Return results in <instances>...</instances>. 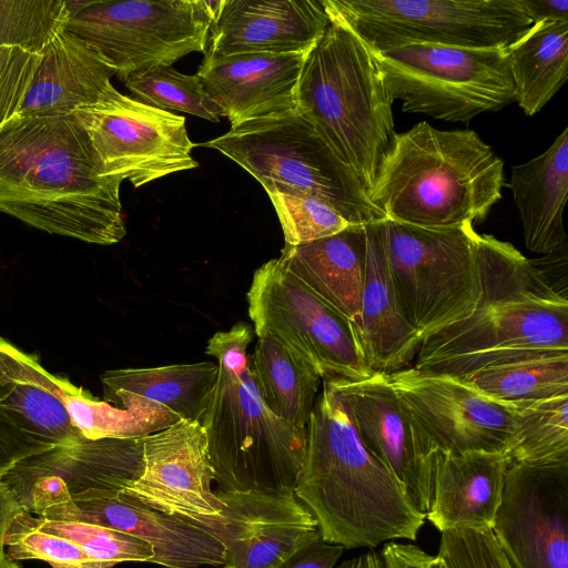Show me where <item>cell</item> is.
<instances>
[{
  "label": "cell",
  "mask_w": 568,
  "mask_h": 568,
  "mask_svg": "<svg viewBox=\"0 0 568 568\" xmlns=\"http://www.w3.org/2000/svg\"><path fill=\"white\" fill-rule=\"evenodd\" d=\"M344 548L318 539L292 554L274 568H334Z\"/></svg>",
  "instance_id": "obj_43"
},
{
  "label": "cell",
  "mask_w": 568,
  "mask_h": 568,
  "mask_svg": "<svg viewBox=\"0 0 568 568\" xmlns=\"http://www.w3.org/2000/svg\"><path fill=\"white\" fill-rule=\"evenodd\" d=\"M294 495L316 519L322 540L344 549L415 540L426 518L361 440L342 400L324 381L306 426Z\"/></svg>",
  "instance_id": "obj_2"
},
{
  "label": "cell",
  "mask_w": 568,
  "mask_h": 568,
  "mask_svg": "<svg viewBox=\"0 0 568 568\" xmlns=\"http://www.w3.org/2000/svg\"><path fill=\"white\" fill-rule=\"evenodd\" d=\"M503 185V160L475 131L423 121L395 132L367 196L388 220L448 229L484 220Z\"/></svg>",
  "instance_id": "obj_4"
},
{
  "label": "cell",
  "mask_w": 568,
  "mask_h": 568,
  "mask_svg": "<svg viewBox=\"0 0 568 568\" xmlns=\"http://www.w3.org/2000/svg\"><path fill=\"white\" fill-rule=\"evenodd\" d=\"M215 494L222 511L205 530L224 547L223 568H274L322 539L316 519L294 493Z\"/></svg>",
  "instance_id": "obj_19"
},
{
  "label": "cell",
  "mask_w": 568,
  "mask_h": 568,
  "mask_svg": "<svg viewBox=\"0 0 568 568\" xmlns=\"http://www.w3.org/2000/svg\"><path fill=\"white\" fill-rule=\"evenodd\" d=\"M509 462L505 454H455L437 448L433 498L426 518L440 532L491 529Z\"/></svg>",
  "instance_id": "obj_23"
},
{
  "label": "cell",
  "mask_w": 568,
  "mask_h": 568,
  "mask_svg": "<svg viewBox=\"0 0 568 568\" xmlns=\"http://www.w3.org/2000/svg\"><path fill=\"white\" fill-rule=\"evenodd\" d=\"M308 53H243L204 58L196 74L231 128L296 109Z\"/></svg>",
  "instance_id": "obj_22"
},
{
  "label": "cell",
  "mask_w": 568,
  "mask_h": 568,
  "mask_svg": "<svg viewBox=\"0 0 568 568\" xmlns=\"http://www.w3.org/2000/svg\"><path fill=\"white\" fill-rule=\"evenodd\" d=\"M131 98L146 105L189 113L220 122L223 112L197 74H183L172 65H155L129 75L123 82Z\"/></svg>",
  "instance_id": "obj_35"
},
{
  "label": "cell",
  "mask_w": 568,
  "mask_h": 568,
  "mask_svg": "<svg viewBox=\"0 0 568 568\" xmlns=\"http://www.w3.org/2000/svg\"><path fill=\"white\" fill-rule=\"evenodd\" d=\"M475 312L424 339L414 368L457 377L493 364L568 352V302L511 244L475 239Z\"/></svg>",
  "instance_id": "obj_3"
},
{
  "label": "cell",
  "mask_w": 568,
  "mask_h": 568,
  "mask_svg": "<svg viewBox=\"0 0 568 568\" xmlns=\"http://www.w3.org/2000/svg\"><path fill=\"white\" fill-rule=\"evenodd\" d=\"M142 471L143 437H82L24 458L1 483L24 511L40 516L90 490H124Z\"/></svg>",
  "instance_id": "obj_14"
},
{
  "label": "cell",
  "mask_w": 568,
  "mask_h": 568,
  "mask_svg": "<svg viewBox=\"0 0 568 568\" xmlns=\"http://www.w3.org/2000/svg\"><path fill=\"white\" fill-rule=\"evenodd\" d=\"M52 446L30 435L8 410L0 407V481L19 462Z\"/></svg>",
  "instance_id": "obj_42"
},
{
  "label": "cell",
  "mask_w": 568,
  "mask_h": 568,
  "mask_svg": "<svg viewBox=\"0 0 568 568\" xmlns=\"http://www.w3.org/2000/svg\"><path fill=\"white\" fill-rule=\"evenodd\" d=\"M387 376L406 409L438 448L455 454L508 455L516 432L513 405L490 399L445 374L413 367Z\"/></svg>",
  "instance_id": "obj_15"
},
{
  "label": "cell",
  "mask_w": 568,
  "mask_h": 568,
  "mask_svg": "<svg viewBox=\"0 0 568 568\" xmlns=\"http://www.w3.org/2000/svg\"><path fill=\"white\" fill-rule=\"evenodd\" d=\"M285 244L301 245L335 235L351 224L328 203L305 194L271 193Z\"/></svg>",
  "instance_id": "obj_38"
},
{
  "label": "cell",
  "mask_w": 568,
  "mask_h": 568,
  "mask_svg": "<svg viewBox=\"0 0 568 568\" xmlns=\"http://www.w3.org/2000/svg\"><path fill=\"white\" fill-rule=\"evenodd\" d=\"M7 555L14 561L41 560L52 568H112L98 561L72 540L38 525L30 513L20 510L4 536Z\"/></svg>",
  "instance_id": "obj_36"
},
{
  "label": "cell",
  "mask_w": 568,
  "mask_h": 568,
  "mask_svg": "<svg viewBox=\"0 0 568 568\" xmlns=\"http://www.w3.org/2000/svg\"><path fill=\"white\" fill-rule=\"evenodd\" d=\"M455 378L508 405L568 395V352L493 364Z\"/></svg>",
  "instance_id": "obj_33"
},
{
  "label": "cell",
  "mask_w": 568,
  "mask_h": 568,
  "mask_svg": "<svg viewBox=\"0 0 568 568\" xmlns=\"http://www.w3.org/2000/svg\"><path fill=\"white\" fill-rule=\"evenodd\" d=\"M491 530L509 568H568V464L509 462Z\"/></svg>",
  "instance_id": "obj_16"
},
{
  "label": "cell",
  "mask_w": 568,
  "mask_h": 568,
  "mask_svg": "<svg viewBox=\"0 0 568 568\" xmlns=\"http://www.w3.org/2000/svg\"><path fill=\"white\" fill-rule=\"evenodd\" d=\"M85 131L102 173L140 187L192 170L194 144L185 118L141 103L114 87L99 102L72 113Z\"/></svg>",
  "instance_id": "obj_13"
},
{
  "label": "cell",
  "mask_w": 568,
  "mask_h": 568,
  "mask_svg": "<svg viewBox=\"0 0 568 568\" xmlns=\"http://www.w3.org/2000/svg\"><path fill=\"white\" fill-rule=\"evenodd\" d=\"M365 257L364 225H351L328 237L294 246L285 244L277 260L357 326Z\"/></svg>",
  "instance_id": "obj_28"
},
{
  "label": "cell",
  "mask_w": 568,
  "mask_h": 568,
  "mask_svg": "<svg viewBox=\"0 0 568 568\" xmlns=\"http://www.w3.org/2000/svg\"><path fill=\"white\" fill-rule=\"evenodd\" d=\"M296 101L297 111L367 192L395 134L394 102L368 45L329 18L305 59Z\"/></svg>",
  "instance_id": "obj_6"
},
{
  "label": "cell",
  "mask_w": 568,
  "mask_h": 568,
  "mask_svg": "<svg viewBox=\"0 0 568 568\" xmlns=\"http://www.w3.org/2000/svg\"><path fill=\"white\" fill-rule=\"evenodd\" d=\"M334 568H386V565L382 554L371 550Z\"/></svg>",
  "instance_id": "obj_47"
},
{
  "label": "cell",
  "mask_w": 568,
  "mask_h": 568,
  "mask_svg": "<svg viewBox=\"0 0 568 568\" xmlns=\"http://www.w3.org/2000/svg\"><path fill=\"white\" fill-rule=\"evenodd\" d=\"M219 375L213 362L120 368L101 375L103 392L124 390L160 404L182 419L202 423Z\"/></svg>",
  "instance_id": "obj_32"
},
{
  "label": "cell",
  "mask_w": 568,
  "mask_h": 568,
  "mask_svg": "<svg viewBox=\"0 0 568 568\" xmlns=\"http://www.w3.org/2000/svg\"><path fill=\"white\" fill-rule=\"evenodd\" d=\"M62 390L72 425L89 439L140 438L182 419L171 409L124 390L103 392L101 400L68 377Z\"/></svg>",
  "instance_id": "obj_30"
},
{
  "label": "cell",
  "mask_w": 568,
  "mask_h": 568,
  "mask_svg": "<svg viewBox=\"0 0 568 568\" xmlns=\"http://www.w3.org/2000/svg\"><path fill=\"white\" fill-rule=\"evenodd\" d=\"M63 376L49 373L34 354L0 336V407L40 442L70 445L83 436L67 412Z\"/></svg>",
  "instance_id": "obj_26"
},
{
  "label": "cell",
  "mask_w": 568,
  "mask_h": 568,
  "mask_svg": "<svg viewBox=\"0 0 568 568\" xmlns=\"http://www.w3.org/2000/svg\"><path fill=\"white\" fill-rule=\"evenodd\" d=\"M366 257L357 331L373 372L389 374L410 363L422 341L406 320L373 223L364 225Z\"/></svg>",
  "instance_id": "obj_25"
},
{
  "label": "cell",
  "mask_w": 568,
  "mask_h": 568,
  "mask_svg": "<svg viewBox=\"0 0 568 568\" xmlns=\"http://www.w3.org/2000/svg\"><path fill=\"white\" fill-rule=\"evenodd\" d=\"M257 337L250 369L263 402L281 419L306 429L322 377L280 339Z\"/></svg>",
  "instance_id": "obj_31"
},
{
  "label": "cell",
  "mask_w": 568,
  "mask_h": 568,
  "mask_svg": "<svg viewBox=\"0 0 568 568\" xmlns=\"http://www.w3.org/2000/svg\"><path fill=\"white\" fill-rule=\"evenodd\" d=\"M69 19L67 0H0V48L40 53Z\"/></svg>",
  "instance_id": "obj_37"
},
{
  "label": "cell",
  "mask_w": 568,
  "mask_h": 568,
  "mask_svg": "<svg viewBox=\"0 0 568 568\" xmlns=\"http://www.w3.org/2000/svg\"><path fill=\"white\" fill-rule=\"evenodd\" d=\"M22 510L14 494L0 481V568H21L18 561L11 559L4 548V536L14 518Z\"/></svg>",
  "instance_id": "obj_45"
},
{
  "label": "cell",
  "mask_w": 568,
  "mask_h": 568,
  "mask_svg": "<svg viewBox=\"0 0 568 568\" xmlns=\"http://www.w3.org/2000/svg\"><path fill=\"white\" fill-rule=\"evenodd\" d=\"M122 181L102 173L74 116L0 124V211L50 234L111 245L126 234Z\"/></svg>",
  "instance_id": "obj_1"
},
{
  "label": "cell",
  "mask_w": 568,
  "mask_h": 568,
  "mask_svg": "<svg viewBox=\"0 0 568 568\" xmlns=\"http://www.w3.org/2000/svg\"><path fill=\"white\" fill-rule=\"evenodd\" d=\"M372 50L429 44L506 48L534 21L523 0H323Z\"/></svg>",
  "instance_id": "obj_10"
},
{
  "label": "cell",
  "mask_w": 568,
  "mask_h": 568,
  "mask_svg": "<svg viewBox=\"0 0 568 568\" xmlns=\"http://www.w3.org/2000/svg\"><path fill=\"white\" fill-rule=\"evenodd\" d=\"M324 382L342 400L364 445L394 474L414 508L426 516L438 447L406 409L387 374Z\"/></svg>",
  "instance_id": "obj_17"
},
{
  "label": "cell",
  "mask_w": 568,
  "mask_h": 568,
  "mask_svg": "<svg viewBox=\"0 0 568 568\" xmlns=\"http://www.w3.org/2000/svg\"><path fill=\"white\" fill-rule=\"evenodd\" d=\"M40 61L41 53L16 45L0 48V124L17 115Z\"/></svg>",
  "instance_id": "obj_41"
},
{
  "label": "cell",
  "mask_w": 568,
  "mask_h": 568,
  "mask_svg": "<svg viewBox=\"0 0 568 568\" xmlns=\"http://www.w3.org/2000/svg\"><path fill=\"white\" fill-rule=\"evenodd\" d=\"M38 525L80 546L93 559L115 566L123 561H149L154 557L150 544L102 526L71 520L36 517Z\"/></svg>",
  "instance_id": "obj_39"
},
{
  "label": "cell",
  "mask_w": 568,
  "mask_h": 568,
  "mask_svg": "<svg viewBox=\"0 0 568 568\" xmlns=\"http://www.w3.org/2000/svg\"><path fill=\"white\" fill-rule=\"evenodd\" d=\"M41 61L16 116H67L99 102L114 72L82 40L63 29Z\"/></svg>",
  "instance_id": "obj_24"
},
{
  "label": "cell",
  "mask_w": 568,
  "mask_h": 568,
  "mask_svg": "<svg viewBox=\"0 0 568 568\" xmlns=\"http://www.w3.org/2000/svg\"><path fill=\"white\" fill-rule=\"evenodd\" d=\"M201 145L237 163L267 194L317 197L353 225L386 219L356 175L297 109L243 122Z\"/></svg>",
  "instance_id": "obj_7"
},
{
  "label": "cell",
  "mask_w": 568,
  "mask_h": 568,
  "mask_svg": "<svg viewBox=\"0 0 568 568\" xmlns=\"http://www.w3.org/2000/svg\"><path fill=\"white\" fill-rule=\"evenodd\" d=\"M386 568H427L432 555L413 544L387 542L383 550Z\"/></svg>",
  "instance_id": "obj_44"
},
{
  "label": "cell",
  "mask_w": 568,
  "mask_h": 568,
  "mask_svg": "<svg viewBox=\"0 0 568 568\" xmlns=\"http://www.w3.org/2000/svg\"><path fill=\"white\" fill-rule=\"evenodd\" d=\"M437 556L446 568H509L491 529L440 532Z\"/></svg>",
  "instance_id": "obj_40"
},
{
  "label": "cell",
  "mask_w": 568,
  "mask_h": 568,
  "mask_svg": "<svg viewBox=\"0 0 568 568\" xmlns=\"http://www.w3.org/2000/svg\"><path fill=\"white\" fill-rule=\"evenodd\" d=\"M39 517L82 521L131 535L152 546L151 562L166 568L225 562L222 542L197 524L151 508L124 490H90L45 509Z\"/></svg>",
  "instance_id": "obj_20"
},
{
  "label": "cell",
  "mask_w": 568,
  "mask_h": 568,
  "mask_svg": "<svg viewBox=\"0 0 568 568\" xmlns=\"http://www.w3.org/2000/svg\"><path fill=\"white\" fill-rule=\"evenodd\" d=\"M400 308L420 341L471 315L481 296L473 224L374 222Z\"/></svg>",
  "instance_id": "obj_8"
},
{
  "label": "cell",
  "mask_w": 568,
  "mask_h": 568,
  "mask_svg": "<svg viewBox=\"0 0 568 568\" xmlns=\"http://www.w3.org/2000/svg\"><path fill=\"white\" fill-rule=\"evenodd\" d=\"M507 186L519 211L527 248L549 254L565 244L562 214L568 197V128L544 153L513 166Z\"/></svg>",
  "instance_id": "obj_27"
},
{
  "label": "cell",
  "mask_w": 568,
  "mask_h": 568,
  "mask_svg": "<svg viewBox=\"0 0 568 568\" xmlns=\"http://www.w3.org/2000/svg\"><path fill=\"white\" fill-rule=\"evenodd\" d=\"M252 326L215 333L205 353L219 375L202 425L214 481L222 491L294 493L306 429L287 423L263 402L250 369Z\"/></svg>",
  "instance_id": "obj_5"
},
{
  "label": "cell",
  "mask_w": 568,
  "mask_h": 568,
  "mask_svg": "<svg viewBox=\"0 0 568 568\" xmlns=\"http://www.w3.org/2000/svg\"><path fill=\"white\" fill-rule=\"evenodd\" d=\"M516 432L510 462L528 466L568 464V395L513 405Z\"/></svg>",
  "instance_id": "obj_34"
},
{
  "label": "cell",
  "mask_w": 568,
  "mask_h": 568,
  "mask_svg": "<svg viewBox=\"0 0 568 568\" xmlns=\"http://www.w3.org/2000/svg\"><path fill=\"white\" fill-rule=\"evenodd\" d=\"M392 101L402 110L468 123L516 102L506 48L413 44L372 50Z\"/></svg>",
  "instance_id": "obj_9"
},
{
  "label": "cell",
  "mask_w": 568,
  "mask_h": 568,
  "mask_svg": "<svg viewBox=\"0 0 568 568\" xmlns=\"http://www.w3.org/2000/svg\"><path fill=\"white\" fill-rule=\"evenodd\" d=\"M328 24L323 0H219L204 58L308 53Z\"/></svg>",
  "instance_id": "obj_21"
},
{
  "label": "cell",
  "mask_w": 568,
  "mask_h": 568,
  "mask_svg": "<svg viewBox=\"0 0 568 568\" xmlns=\"http://www.w3.org/2000/svg\"><path fill=\"white\" fill-rule=\"evenodd\" d=\"M427 568H446L443 560L436 555L432 556Z\"/></svg>",
  "instance_id": "obj_48"
},
{
  "label": "cell",
  "mask_w": 568,
  "mask_h": 568,
  "mask_svg": "<svg viewBox=\"0 0 568 568\" xmlns=\"http://www.w3.org/2000/svg\"><path fill=\"white\" fill-rule=\"evenodd\" d=\"M534 23L540 20H568V0H523Z\"/></svg>",
  "instance_id": "obj_46"
},
{
  "label": "cell",
  "mask_w": 568,
  "mask_h": 568,
  "mask_svg": "<svg viewBox=\"0 0 568 568\" xmlns=\"http://www.w3.org/2000/svg\"><path fill=\"white\" fill-rule=\"evenodd\" d=\"M516 102L538 113L568 78V20H540L507 47Z\"/></svg>",
  "instance_id": "obj_29"
},
{
  "label": "cell",
  "mask_w": 568,
  "mask_h": 568,
  "mask_svg": "<svg viewBox=\"0 0 568 568\" xmlns=\"http://www.w3.org/2000/svg\"><path fill=\"white\" fill-rule=\"evenodd\" d=\"M213 480L202 423L181 419L143 437V471L124 491L151 508L193 521L205 530L223 507L212 490Z\"/></svg>",
  "instance_id": "obj_18"
},
{
  "label": "cell",
  "mask_w": 568,
  "mask_h": 568,
  "mask_svg": "<svg viewBox=\"0 0 568 568\" xmlns=\"http://www.w3.org/2000/svg\"><path fill=\"white\" fill-rule=\"evenodd\" d=\"M254 333L280 339L322 379L371 376L356 324L284 268L277 258L260 266L246 294Z\"/></svg>",
  "instance_id": "obj_12"
},
{
  "label": "cell",
  "mask_w": 568,
  "mask_h": 568,
  "mask_svg": "<svg viewBox=\"0 0 568 568\" xmlns=\"http://www.w3.org/2000/svg\"><path fill=\"white\" fill-rule=\"evenodd\" d=\"M217 1L88 0L65 30L122 82L136 72L205 52Z\"/></svg>",
  "instance_id": "obj_11"
}]
</instances>
